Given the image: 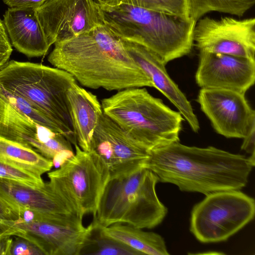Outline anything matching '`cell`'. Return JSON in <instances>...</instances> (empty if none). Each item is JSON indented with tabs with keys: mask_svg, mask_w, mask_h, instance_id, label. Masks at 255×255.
I'll list each match as a JSON object with an SVG mask.
<instances>
[{
	"mask_svg": "<svg viewBox=\"0 0 255 255\" xmlns=\"http://www.w3.org/2000/svg\"><path fill=\"white\" fill-rule=\"evenodd\" d=\"M54 44L48 57L50 63L87 88L120 91L153 87L121 39L105 24Z\"/></svg>",
	"mask_w": 255,
	"mask_h": 255,
	"instance_id": "1",
	"label": "cell"
},
{
	"mask_svg": "<svg viewBox=\"0 0 255 255\" xmlns=\"http://www.w3.org/2000/svg\"><path fill=\"white\" fill-rule=\"evenodd\" d=\"M255 163L249 157L212 146H189L178 141L149 151L142 167L153 172L158 182L206 196L244 187Z\"/></svg>",
	"mask_w": 255,
	"mask_h": 255,
	"instance_id": "2",
	"label": "cell"
},
{
	"mask_svg": "<svg viewBox=\"0 0 255 255\" xmlns=\"http://www.w3.org/2000/svg\"><path fill=\"white\" fill-rule=\"evenodd\" d=\"M104 24L120 38L139 44L168 62L189 54L196 21L135 5L99 4Z\"/></svg>",
	"mask_w": 255,
	"mask_h": 255,
	"instance_id": "3",
	"label": "cell"
},
{
	"mask_svg": "<svg viewBox=\"0 0 255 255\" xmlns=\"http://www.w3.org/2000/svg\"><path fill=\"white\" fill-rule=\"evenodd\" d=\"M103 113L148 151L180 140L184 118L145 88L118 91L102 100Z\"/></svg>",
	"mask_w": 255,
	"mask_h": 255,
	"instance_id": "4",
	"label": "cell"
},
{
	"mask_svg": "<svg viewBox=\"0 0 255 255\" xmlns=\"http://www.w3.org/2000/svg\"><path fill=\"white\" fill-rule=\"evenodd\" d=\"M75 82L74 77L65 71L38 63L11 60L0 70V87L34 106L74 145L77 141L67 93Z\"/></svg>",
	"mask_w": 255,
	"mask_h": 255,
	"instance_id": "5",
	"label": "cell"
},
{
	"mask_svg": "<svg viewBox=\"0 0 255 255\" xmlns=\"http://www.w3.org/2000/svg\"><path fill=\"white\" fill-rule=\"evenodd\" d=\"M158 182L156 175L144 167L109 180L94 218L104 227L115 223L140 229L156 227L167 213V208L157 196L155 186Z\"/></svg>",
	"mask_w": 255,
	"mask_h": 255,
	"instance_id": "6",
	"label": "cell"
},
{
	"mask_svg": "<svg viewBox=\"0 0 255 255\" xmlns=\"http://www.w3.org/2000/svg\"><path fill=\"white\" fill-rule=\"evenodd\" d=\"M255 212L254 199L239 190L214 192L193 207L190 230L202 243L225 241L251 221Z\"/></svg>",
	"mask_w": 255,
	"mask_h": 255,
	"instance_id": "7",
	"label": "cell"
},
{
	"mask_svg": "<svg viewBox=\"0 0 255 255\" xmlns=\"http://www.w3.org/2000/svg\"><path fill=\"white\" fill-rule=\"evenodd\" d=\"M74 146V155L48 176L81 218L95 216L109 175L91 152Z\"/></svg>",
	"mask_w": 255,
	"mask_h": 255,
	"instance_id": "8",
	"label": "cell"
},
{
	"mask_svg": "<svg viewBox=\"0 0 255 255\" xmlns=\"http://www.w3.org/2000/svg\"><path fill=\"white\" fill-rule=\"evenodd\" d=\"M89 230L77 215L35 213L34 219L10 221L4 226L2 239L15 236L38 247L45 255H79Z\"/></svg>",
	"mask_w": 255,
	"mask_h": 255,
	"instance_id": "9",
	"label": "cell"
},
{
	"mask_svg": "<svg viewBox=\"0 0 255 255\" xmlns=\"http://www.w3.org/2000/svg\"><path fill=\"white\" fill-rule=\"evenodd\" d=\"M89 152L99 161L109 180L138 170L149 157V151L104 113L94 132Z\"/></svg>",
	"mask_w": 255,
	"mask_h": 255,
	"instance_id": "10",
	"label": "cell"
},
{
	"mask_svg": "<svg viewBox=\"0 0 255 255\" xmlns=\"http://www.w3.org/2000/svg\"><path fill=\"white\" fill-rule=\"evenodd\" d=\"M194 44L199 51L255 60V18H201L195 26Z\"/></svg>",
	"mask_w": 255,
	"mask_h": 255,
	"instance_id": "11",
	"label": "cell"
},
{
	"mask_svg": "<svg viewBox=\"0 0 255 255\" xmlns=\"http://www.w3.org/2000/svg\"><path fill=\"white\" fill-rule=\"evenodd\" d=\"M36 12L50 46L104 24L95 0H47Z\"/></svg>",
	"mask_w": 255,
	"mask_h": 255,
	"instance_id": "12",
	"label": "cell"
},
{
	"mask_svg": "<svg viewBox=\"0 0 255 255\" xmlns=\"http://www.w3.org/2000/svg\"><path fill=\"white\" fill-rule=\"evenodd\" d=\"M197 101L215 131L227 138H243L255 125V110L244 94L201 88Z\"/></svg>",
	"mask_w": 255,
	"mask_h": 255,
	"instance_id": "13",
	"label": "cell"
},
{
	"mask_svg": "<svg viewBox=\"0 0 255 255\" xmlns=\"http://www.w3.org/2000/svg\"><path fill=\"white\" fill-rule=\"evenodd\" d=\"M203 89L231 90L245 94L255 81V60L199 51L195 74Z\"/></svg>",
	"mask_w": 255,
	"mask_h": 255,
	"instance_id": "14",
	"label": "cell"
},
{
	"mask_svg": "<svg viewBox=\"0 0 255 255\" xmlns=\"http://www.w3.org/2000/svg\"><path fill=\"white\" fill-rule=\"evenodd\" d=\"M0 196L16 210L20 216L21 212L27 210L44 214L80 217L50 180L43 185L35 186L0 178Z\"/></svg>",
	"mask_w": 255,
	"mask_h": 255,
	"instance_id": "15",
	"label": "cell"
},
{
	"mask_svg": "<svg viewBox=\"0 0 255 255\" xmlns=\"http://www.w3.org/2000/svg\"><path fill=\"white\" fill-rule=\"evenodd\" d=\"M121 39L128 53L150 80L153 87L176 107L191 129L198 132L200 129L199 123L192 105L169 76L165 69L166 64L144 46L134 42Z\"/></svg>",
	"mask_w": 255,
	"mask_h": 255,
	"instance_id": "16",
	"label": "cell"
},
{
	"mask_svg": "<svg viewBox=\"0 0 255 255\" xmlns=\"http://www.w3.org/2000/svg\"><path fill=\"white\" fill-rule=\"evenodd\" d=\"M58 133L18 111L0 93V137L30 148L49 159V146Z\"/></svg>",
	"mask_w": 255,
	"mask_h": 255,
	"instance_id": "17",
	"label": "cell"
},
{
	"mask_svg": "<svg viewBox=\"0 0 255 255\" xmlns=\"http://www.w3.org/2000/svg\"><path fill=\"white\" fill-rule=\"evenodd\" d=\"M11 45L30 57L45 55L50 46L37 16L36 9L10 8L3 20Z\"/></svg>",
	"mask_w": 255,
	"mask_h": 255,
	"instance_id": "18",
	"label": "cell"
},
{
	"mask_svg": "<svg viewBox=\"0 0 255 255\" xmlns=\"http://www.w3.org/2000/svg\"><path fill=\"white\" fill-rule=\"evenodd\" d=\"M67 98L77 144L89 152L94 132L103 114L101 104L96 95L76 82L68 89Z\"/></svg>",
	"mask_w": 255,
	"mask_h": 255,
	"instance_id": "19",
	"label": "cell"
},
{
	"mask_svg": "<svg viewBox=\"0 0 255 255\" xmlns=\"http://www.w3.org/2000/svg\"><path fill=\"white\" fill-rule=\"evenodd\" d=\"M101 230L105 235L142 255H169L163 238L155 233L145 232L140 228L123 223H115L107 227L101 225Z\"/></svg>",
	"mask_w": 255,
	"mask_h": 255,
	"instance_id": "20",
	"label": "cell"
},
{
	"mask_svg": "<svg viewBox=\"0 0 255 255\" xmlns=\"http://www.w3.org/2000/svg\"><path fill=\"white\" fill-rule=\"evenodd\" d=\"M0 161L41 176L53 166L52 160L30 148L1 137Z\"/></svg>",
	"mask_w": 255,
	"mask_h": 255,
	"instance_id": "21",
	"label": "cell"
},
{
	"mask_svg": "<svg viewBox=\"0 0 255 255\" xmlns=\"http://www.w3.org/2000/svg\"><path fill=\"white\" fill-rule=\"evenodd\" d=\"M79 255H142L130 247L105 235L101 225L94 218L89 226Z\"/></svg>",
	"mask_w": 255,
	"mask_h": 255,
	"instance_id": "22",
	"label": "cell"
},
{
	"mask_svg": "<svg viewBox=\"0 0 255 255\" xmlns=\"http://www.w3.org/2000/svg\"><path fill=\"white\" fill-rule=\"evenodd\" d=\"M191 17L197 21L205 14L216 11L239 17L254 6L255 0H189Z\"/></svg>",
	"mask_w": 255,
	"mask_h": 255,
	"instance_id": "23",
	"label": "cell"
},
{
	"mask_svg": "<svg viewBox=\"0 0 255 255\" xmlns=\"http://www.w3.org/2000/svg\"><path fill=\"white\" fill-rule=\"evenodd\" d=\"M125 3L190 19L189 0H115L114 5Z\"/></svg>",
	"mask_w": 255,
	"mask_h": 255,
	"instance_id": "24",
	"label": "cell"
},
{
	"mask_svg": "<svg viewBox=\"0 0 255 255\" xmlns=\"http://www.w3.org/2000/svg\"><path fill=\"white\" fill-rule=\"evenodd\" d=\"M0 93L12 106L34 122L64 135L63 131L58 126L48 119L36 108L25 100L16 95L7 92L0 86Z\"/></svg>",
	"mask_w": 255,
	"mask_h": 255,
	"instance_id": "25",
	"label": "cell"
},
{
	"mask_svg": "<svg viewBox=\"0 0 255 255\" xmlns=\"http://www.w3.org/2000/svg\"><path fill=\"white\" fill-rule=\"evenodd\" d=\"M0 178L39 186L44 184L41 176L0 161Z\"/></svg>",
	"mask_w": 255,
	"mask_h": 255,
	"instance_id": "26",
	"label": "cell"
},
{
	"mask_svg": "<svg viewBox=\"0 0 255 255\" xmlns=\"http://www.w3.org/2000/svg\"><path fill=\"white\" fill-rule=\"evenodd\" d=\"M14 255H44L42 251L34 244L29 241L17 237L12 240L9 254Z\"/></svg>",
	"mask_w": 255,
	"mask_h": 255,
	"instance_id": "27",
	"label": "cell"
},
{
	"mask_svg": "<svg viewBox=\"0 0 255 255\" xmlns=\"http://www.w3.org/2000/svg\"><path fill=\"white\" fill-rule=\"evenodd\" d=\"M12 48L3 20L0 18V70L8 62Z\"/></svg>",
	"mask_w": 255,
	"mask_h": 255,
	"instance_id": "28",
	"label": "cell"
},
{
	"mask_svg": "<svg viewBox=\"0 0 255 255\" xmlns=\"http://www.w3.org/2000/svg\"><path fill=\"white\" fill-rule=\"evenodd\" d=\"M20 218L19 213L0 196V231L2 225L7 221H15Z\"/></svg>",
	"mask_w": 255,
	"mask_h": 255,
	"instance_id": "29",
	"label": "cell"
},
{
	"mask_svg": "<svg viewBox=\"0 0 255 255\" xmlns=\"http://www.w3.org/2000/svg\"><path fill=\"white\" fill-rule=\"evenodd\" d=\"M10 8H30L37 9L47 0H2Z\"/></svg>",
	"mask_w": 255,
	"mask_h": 255,
	"instance_id": "30",
	"label": "cell"
},
{
	"mask_svg": "<svg viewBox=\"0 0 255 255\" xmlns=\"http://www.w3.org/2000/svg\"><path fill=\"white\" fill-rule=\"evenodd\" d=\"M241 149L251 155L255 154V125L243 138Z\"/></svg>",
	"mask_w": 255,
	"mask_h": 255,
	"instance_id": "31",
	"label": "cell"
},
{
	"mask_svg": "<svg viewBox=\"0 0 255 255\" xmlns=\"http://www.w3.org/2000/svg\"><path fill=\"white\" fill-rule=\"evenodd\" d=\"M75 153L73 150H64L56 154L52 159L53 165L58 168L71 158Z\"/></svg>",
	"mask_w": 255,
	"mask_h": 255,
	"instance_id": "32",
	"label": "cell"
},
{
	"mask_svg": "<svg viewBox=\"0 0 255 255\" xmlns=\"http://www.w3.org/2000/svg\"><path fill=\"white\" fill-rule=\"evenodd\" d=\"M99 4H105L108 6H113L115 0H95Z\"/></svg>",
	"mask_w": 255,
	"mask_h": 255,
	"instance_id": "33",
	"label": "cell"
},
{
	"mask_svg": "<svg viewBox=\"0 0 255 255\" xmlns=\"http://www.w3.org/2000/svg\"><path fill=\"white\" fill-rule=\"evenodd\" d=\"M0 255H2V245L1 243H0Z\"/></svg>",
	"mask_w": 255,
	"mask_h": 255,
	"instance_id": "34",
	"label": "cell"
}]
</instances>
